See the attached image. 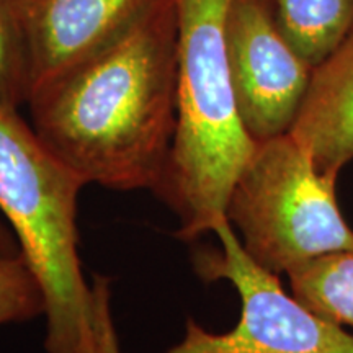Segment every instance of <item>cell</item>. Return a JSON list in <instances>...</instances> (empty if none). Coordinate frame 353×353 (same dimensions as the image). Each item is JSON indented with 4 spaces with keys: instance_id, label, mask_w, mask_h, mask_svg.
Here are the masks:
<instances>
[{
    "instance_id": "obj_1",
    "label": "cell",
    "mask_w": 353,
    "mask_h": 353,
    "mask_svg": "<svg viewBox=\"0 0 353 353\" xmlns=\"http://www.w3.org/2000/svg\"><path fill=\"white\" fill-rule=\"evenodd\" d=\"M32 126L83 183L156 190L176 128V15L159 0L107 48L30 92Z\"/></svg>"
},
{
    "instance_id": "obj_2",
    "label": "cell",
    "mask_w": 353,
    "mask_h": 353,
    "mask_svg": "<svg viewBox=\"0 0 353 353\" xmlns=\"http://www.w3.org/2000/svg\"><path fill=\"white\" fill-rule=\"evenodd\" d=\"M85 183L33 126L0 105V211L10 221L46 299L48 353H123L108 280L88 286L79 259L77 198Z\"/></svg>"
},
{
    "instance_id": "obj_3",
    "label": "cell",
    "mask_w": 353,
    "mask_h": 353,
    "mask_svg": "<svg viewBox=\"0 0 353 353\" xmlns=\"http://www.w3.org/2000/svg\"><path fill=\"white\" fill-rule=\"evenodd\" d=\"M231 0H174L176 15V128L154 193L195 241L226 219L234 183L257 143L237 112L226 52Z\"/></svg>"
},
{
    "instance_id": "obj_4",
    "label": "cell",
    "mask_w": 353,
    "mask_h": 353,
    "mask_svg": "<svg viewBox=\"0 0 353 353\" xmlns=\"http://www.w3.org/2000/svg\"><path fill=\"white\" fill-rule=\"evenodd\" d=\"M335 182L316 170L290 132L257 143L229 195L226 219L259 267L288 273L322 255L353 249Z\"/></svg>"
},
{
    "instance_id": "obj_5",
    "label": "cell",
    "mask_w": 353,
    "mask_h": 353,
    "mask_svg": "<svg viewBox=\"0 0 353 353\" xmlns=\"http://www.w3.org/2000/svg\"><path fill=\"white\" fill-rule=\"evenodd\" d=\"M221 249H201L195 268L205 280H229L241 298L231 330L211 334L188 319L183 341L167 353H353V335L286 294L275 273L245 254L228 219L213 231Z\"/></svg>"
},
{
    "instance_id": "obj_6",
    "label": "cell",
    "mask_w": 353,
    "mask_h": 353,
    "mask_svg": "<svg viewBox=\"0 0 353 353\" xmlns=\"http://www.w3.org/2000/svg\"><path fill=\"white\" fill-rule=\"evenodd\" d=\"M224 37L234 99L245 131L255 143L288 134L312 68L281 33L272 0H231Z\"/></svg>"
},
{
    "instance_id": "obj_7",
    "label": "cell",
    "mask_w": 353,
    "mask_h": 353,
    "mask_svg": "<svg viewBox=\"0 0 353 353\" xmlns=\"http://www.w3.org/2000/svg\"><path fill=\"white\" fill-rule=\"evenodd\" d=\"M157 2L20 0L32 63V88L107 48Z\"/></svg>"
},
{
    "instance_id": "obj_8",
    "label": "cell",
    "mask_w": 353,
    "mask_h": 353,
    "mask_svg": "<svg viewBox=\"0 0 353 353\" xmlns=\"http://www.w3.org/2000/svg\"><path fill=\"white\" fill-rule=\"evenodd\" d=\"M290 134L322 175L337 179L353 159V28L316 68Z\"/></svg>"
},
{
    "instance_id": "obj_9",
    "label": "cell",
    "mask_w": 353,
    "mask_h": 353,
    "mask_svg": "<svg viewBox=\"0 0 353 353\" xmlns=\"http://www.w3.org/2000/svg\"><path fill=\"white\" fill-rule=\"evenodd\" d=\"M281 33L311 68L341 46L353 28V0H272Z\"/></svg>"
},
{
    "instance_id": "obj_10",
    "label": "cell",
    "mask_w": 353,
    "mask_h": 353,
    "mask_svg": "<svg viewBox=\"0 0 353 353\" xmlns=\"http://www.w3.org/2000/svg\"><path fill=\"white\" fill-rule=\"evenodd\" d=\"M288 276L299 303L334 324L353 327V249L299 265Z\"/></svg>"
},
{
    "instance_id": "obj_11",
    "label": "cell",
    "mask_w": 353,
    "mask_h": 353,
    "mask_svg": "<svg viewBox=\"0 0 353 353\" xmlns=\"http://www.w3.org/2000/svg\"><path fill=\"white\" fill-rule=\"evenodd\" d=\"M32 88V63L20 0H0V105L19 110Z\"/></svg>"
},
{
    "instance_id": "obj_12",
    "label": "cell",
    "mask_w": 353,
    "mask_h": 353,
    "mask_svg": "<svg viewBox=\"0 0 353 353\" xmlns=\"http://www.w3.org/2000/svg\"><path fill=\"white\" fill-rule=\"evenodd\" d=\"M46 311V299L21 252L0 254V325L30 321Z\"/></svg>"
},
{
    "instance_id": "obj_13",
    "label": "cell",
    "mask_w": 353,
    "mask_h": 353,
    "mask_svg": "<svg viewBox=\"0 0 353 353\" xmlns=\"http://www.w3.org/2000/svg\"><path fill=\"white\" fill-rule=\"evenodd\" d=\"M15 252V244L10 239V234L0 223V254H13Z\"/></svg>"
}]
</instances>
